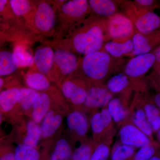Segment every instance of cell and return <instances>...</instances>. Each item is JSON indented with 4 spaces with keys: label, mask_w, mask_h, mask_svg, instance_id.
<instances>
[{
    "label": "cell",
    "mask_w": 160,
    "mask_h": 160,
    "mask_svg": "<svg viewBox=\"0 0 160 160\" xmlns=\"http://www.w3.org/2000/svg\"><path fill=\"white\" fill-rule=\"evenodd\" d=\"M32 67L55 82L54 49L49 41H44L36 49Z\"/></svg>",
    "instance_id": "obj_6"
},
{
    "label": "cell",
    "mask_w": 160,
    "mask_h": 160,
    "mask_svg": "<svg viewBox=\"0 0 160 160\" xmlns=\"http://www.w3.org/2000/svg\"><path fill=\"white\" fill-rule=\"evenodd\" d=\"M89 6L97 14L110 17L116 10L115 4L110 0H89Z\"/></svg>",
    "instance_id": "obj_24"
},
{
    "label": "cell",
    "mask_w": 160,
    "mask_h": 160,
    "mask_svg": "<svg viewBox=\"0 0 160 160\" xmlns=\"http://www.w3.org/2000/svg\"><path fill=\"white\" fill-rule=\"evenodd\" d=\"M135 25L140 33L148 34L159 27L160 17L154 12H147L137 18Z\"/></svg>",
    "instance_id": "obj_19"
},
{
    "label": "cell",
    "mask_w": 160,
    "mask_h": 160,
    "mask_svg": "<svg viewBox=\"0 0 160 160\" xmlns=\"http://www.w3.org/2000/svg\"><path fill=\"white\" fill-rule=\"evenodd\" d=\"M19 68L12 51L0 50V77H8Z\"/></svg>",
    "instance_id": "obj_21"
},
{
    "label": "cell",
    "mask_w": 160,
    "mask_h": 160,
    "mask_svg": "<svg viewBox=\"0 0 160 160\" xmlns=\"http://www.w3.org/2000/svg\"><path fill=\"white\" fill-rule=\"evenodd\" d=\"M135 2L140 6H151L154 2V1L152 0H137Z\"/></svg>",
    "instance_id": "obj_41"
},
{
    "label": "cell",
    "mask_w": 160,
    "mask_h": 160,
    "mask_svg": "<svg viewBox=\"0 0 160 160\" xmlns=\"http://www.w3.org/2000/svg\"><path fill=\"white\" fill-rule=\"evenodd\" d=\"M108 29L112 38L124 39L132 33L133 24L130 19L126 16L117 13L109 17Z\"/></svg>",
    "instance_id": "obj_12"
},
{
    "label": "cell",
    "mask_w": 160,
    "mask_h": 160,
    "mask_svg": "<svg viewBox=\"0 0 160 160\" xmlns=\"http://www.w3.org/2000/svg\"><path fill=\"white\" fill-rule=\"evenodd\" d=\"M132 41L133 47L131 52L132 55L136 56L139 55L149 53L152 49L151 44L149 39L140 32L134 35Z\"/></svg>",
    "instance_id": "obj_30"
},
{
    "label": "cell",
    "mask_w": 160,
    "mask_h": 160,
    "mask_svg": "<svg viewBox=\"0 0 160 160\" xmlns=\"http://www.w3.org/2000/svg\"><path fill=\"white\" fill-rule=\"evenodd\" d=\"M25 80L28 88L38 92L47 91L52 87L49 79L32 67L25 75Z\"/></svg>",
    "instance_id": "obj_18"
},
{
    "label": "cell",
    "mask_w": 160,
    "mask_h": 160,
    "mask_svg": "<svg viewBox=\"0 0 160 160\" xmlns=\"http://www.w3.org/2000/svg\"><path fill=\"white\" fill-rule=\"evenodd\" d=\"M51 109L41 122L40 127L43 138H48L52 136L59 129L62 123L63 116L62 112Z\"/></svg>",
    "instance_id": "obj_17"
},
{
    "label": "cell",
    "mask_w": 160,
    "mask_h": 160,
    "mask_svg": "<svg viewBox=\"0 0 160 160\" xmlns=\"http://www.w3.org/2000/svg\"><path fill=\"white\" fill-rule=\"evenodd\" d=\"M154 102L155 105L159 109H160V93L156 95L154 98Z\"/></svg>",
    "instance_id": "obj_42"
},
{
    "label": "cell",
    "mask_w": 160,
    "mask_h": 160,
    "mask_svg": "<svg viewBox=\"0 0 160 160\" xmlns=\"http://www.w3.org/2000/svg\"><path fill=\"white\" fill-rule=\"evenodd\" d=\"M50 45L54 49L55 82L59 85L76 70L79 62L73 52Z\"/></svg>",
    "instance_id": "obj_5"
},
{
    "label": "cell",
    "mask_w": 160,
    "mask_h": 160,
    "mask_svg": "<svg viewBox=\"0 0 160 160\" xmlns=\"http://www.w3.org/2000/svg\"><path fill=\"white\" fill-rule=\"evenodd\" d=\"M133 47L132 40H127L123 43L109 42L105 45L106 52L114 57L118 58L123 54L131 52Z\"/></svg>",
    "instance_id": "obj_28"
},
{
    "label": "cell",
    "mask_w": 160,
    "mask_h": 160,
    "mask_svg": "<svg viewBox=\"0 0 160 160\" xmlns=\"http://www.w3.org/2000/svg\"><path fill=\"white\" fill-rule=\"evenodd\" d=\"M148 160H160L159 153L158 154V153L157 152L152 157Z\"/></svg>",
    "instance_id": "obj_44"
},
{
    "label": "cell",
    "mask_w": 160,
    "mask_h": 160,
    "mask_svg": "<svg viewBox=\"0 0 160 160\" xmlns=\"http://www.w3.org/2000/svg\"><path fill=\"white\" fill-rule=\"evenodd\" d=\"M38 92L28 87H21L19 97L16 107H19L22 111L25 112L31 110Z\"/></svg>",
    "instance_id": "obj_25"
},
{
    "label": "cell",
    "mask_w": 160,
    "mask_h": 160,
    "mask_svg": "<svg viewBox=\"0 0 160 160\" xmlns=\"http://www.w3.org/2000/svg\"><path fill=\"white\" fill-rule=\"evenodd\" d=\"M49 42L59 48L86 55L99 51L104 42V33L101 26L94 25L74 30L66 38Z\"/></svg>",
    "instance_id": "obj_1"
},
{
    "label": "cell",
    "mask_w": 160,
    "mask_h": 160,
    "mask_svg": "<svg viewBox=\"0 0 160 160\" xmlns=\"http://www.w3.org/2000/svg\"><path fill=\"white\" fill-rule=\"evenodd\" d=\"M30 44L25 42L15 43L13 52L19 68L32 67L33 64V54L28 47Z\"/></svg>",
    "instance_id": "obj_20"
},
{
    "label": "cell",
    "mask_w": 160,
    "mask_h": 160,
    "mask_svg": "<svg viewBox=\"0 0 160 160\" xmlns=\"http://www.w3.org/2000/svg\"><path fill=\"white\" fill-rule=\"evenodd\" d=\"M112 97V94L107 88L100 86H92L87 90L83 106L88 110L95 111L100 107H106Z\"/></svg>",
    "instance_id": "obj_13"
},
{
    "label": "cell",
    "mask_w": 160,
    "mask_h": 160,
    "mask_svg": "<svg viewBox=\"0 0 160 160\" xmlns=\"http://www.w3.org/2000/svg\"><path fill=\"white\" fill-rule=\"evenodd\" d=\"M158 143L152 142L149 145L140 148L129 160H148L156 153Z\"/></svg>",
    "instance_id": "obj_35"
},
{
    "label": "cell",
    "mask_w": 160,
    "mask_h": 160,
    "mask_svg": "<svg viewBox=\"0 0 160 160\" xmlns=\"http://www.w3.org/2000/svg\"><path fill=\"white\" fill-rule=\"evenodd\" d=\"M136 148L118 143L112 150L111 160H129L135 153Z\"/></svg>",
    "instance_id": "obj_32"
},
{
    "label": "cell",
    "mask_w": 160,
    "mask_h": 160,
    "mask_svg": "<svg viewBox=\"0 0 160 160\" xmlns=\"http://www.w3.org/2000/svg\"><path fill=\"white\" fill-rule=\"evenodd\" d=\"M19 86H14L11 81L0 93V111L3 115H8L17 105L19 97Z\"/></svg>",
    "instance_id": "obj_16"
},
{
    "label": "cell",
    "mask_w": 160,
    "mask_h": 160,
    "mask_svg": "<svg viewBox=\"0 0 160 160\" xmlns=\"http://www.w3.org/2000/svg\"><path fill=\"white\" fill-rule=\"evenodd\" d=\"M132 124L146 134L150 140L153 142V132L151 126L146 118L144 109L142 108H138L133 112Z\"/></svg>",
    "instance_id": "obj_26"
},
{
    "label": "cell",
    "mask_w": 160,
    "mask_h": 160,
    "mask_svg": "<svg viewBox=\"0 0 160 160\" xmlns=\"http://www.w3.org/2000/svg\"><path fill=\"white\" fill-rule=\"evenodd\" d=\"M58 92L54 87H52L48 90L38 92L31 109L32 119L39 124L43 118L51 109L53 101L57 97Z\"/></svg>",
    "instance_id": "obj_9"
},
{
    "label": "cell",
    "mask_w": 160,
    "mask_h": 160,
    "mask_svg": "<svg viewBox=\"0 0 160 160\" xmlns=\"http://www.w3.org/2000/svg\"><path fill=\"white\" fill-rule=\"evenodd\" d=\"M2 146L3 145L2 144V142H1V140H0V149H1Z\"/></svg>",
    "instance_id": "obj_47"
},
{
    "label": "cell",
    "mask_w": 160,
    "mask_h": 160,
    "mask_svg": "<svg viewBox=\"0 0 160 160\" xmlns=\"http://www.w3.org/2000/svg\"><path fill=\"white\" fill-rule=\"evenodd\" d=\"M9 3L15 15L33 34L31 27L35 10V1L9 0Z\"/></svg>",
    "instance_id": "obj_14"
},
{
    "label": "cell",
    "mask_w": 160,
    "mask_h": 160,
    "mask_svg": "<svg viewBox=\"0 0 160 160\" xmlns=\"http://www.w3.org/2000/svg\"><path fill=\"white\" fill-rule=\"evenodd\" d=\"M120 142L136 148H141L152 142L132 123L124 124L120 129Z\"/></svg>",
    "instance_id": "obj_10"
},
{
    "label": "cell",
    "mask_w": 160,
    "mask_h": 160,
    "mask_svg": "<svg viewBox=\"0 0 160 160\" xmlns=\"http://www.w3.org/2000/svg\"><path fill=\"white\" fill-rule=\"evenodd\" d=\"M129 84L128 77L124 73H119L109 79L107 83V89L111 93H118L127 87Z\"/></svg>",
    "instance_id": "obj_33"
},
{
    "label": "cell",
    "mask_w": 160,
    "mask_h": 160,
    "mask_svg": "<svg viewBox=\"0 0 160 160\" xmlns=\"http://www.w3.org/2000/svg\"><path fill=\"white\" fill-rule=\"evenodd\" d=\"M0 30L11 31L15 33H17L13 29H12L9 24L6 22V21H4L1 17H0Z\"/></svg>",
    "instance_id": "obj_40"
},
{
    "label": "cell",
    "mask_w": 160,
    "mask_h": 160,
    "mask_svg": "<svg viewBox=\"0 0 160 160\" xmlns=\"http://www.w3.org/2000/svg\"><path fill=\"white\" fill-rule=\"evenodd\" d=\"M0 160H15L14 152L2 146L0 149Z\"/></svg>",
    "instance_id": "obj_38"
},
{
    "label": "cell",
    "mask_w": 160,
    "mask_h": 160,
    "mask_svg": "<svg viewBox=\"0 0 160 160\" xmlns=\"http://www.w3.org/2000/svg\"><path fill=\"white\" fill-rule=\"evenodd\" d=\"M86 0L63 1L57 11V27L54 40H59L67 29L72 27L86 14L89 9Z\"/></svg>",
    "instance_id": "obj_3"
},
{
    "label": "cell",
    "mask_w": 160,
    "mask_h": 160,
    "mask_svg": "<svg viewBox=\"0 0 160 160\" xmlns=\"http://www.w3.org/2000/svg\"><path fill=\"white\" fill-rule=\"evenodd\" d=\"M71 146L65 138H60L55 145L50 160H70L72 156Z\"/></svg>",
    "instance_id": "obj_27"
},
{
    "label": "cell",
    "mask_w": 160,
    "mask_h": 160,
    "mask_svg": "<svg viewBox=\"0 0 160 160\" xmlns=\"http://www.w3.org/2000/svg\"><path fill=\"white\" fill-rule=\"evenodd\" d=\"M10 81V77H0V93L6 88Z\"/></svg>",
    "instance_id": "obj_39"
},
{
    "label": "cell",
    "mask_w": 160,
    "mask_h": 160,
    "mask_svg": "<svg viewBox=\"0 0 160 160\" xmlns=\"http://www.w3.org/2000/svg\"><path fill=\"white\" fill-rule=\"evenodd\" d=\"M42 138V131L39 124L32 119L29 120L26 125V135L23 140V144L36 148Z\"/></svg>",
    "instance_id": "obj_22"
},
{
    "label": "cell",
    "mask_w": 160,
    "mask_h": 160,
    "mask_svg": "<svg viewBox=\"0 0 160 160\" xmlns=\"http://www.w3.org/2000/svg\"><path fill=\"white\" fill-rule=\"evenodd\" d=\"M112 121L106 107L100 112H94L90 119V125L95 144L100 143L103 136L110 137L113 133Z\"/></svg>",
    "instance_id": "obj_7"
},
{
    "label": "cell",
    "mask_w": 160,
    "mask_h": 160,
    "mask_svg": "<svg viewBox=\"0 0 160 160\" xmlns=\"http://www.w3.org/2000/svg\"><path fill=\"white\" fill-rule=\"evenodd\" d=\"M15 160H39L40 154L36 148L23 143L18 144L14 151Z\"/></svg>",
    "instance_id": "obj_29"
},
{
    "label": "cell",
    "mask_w": 160,
    "mask_h": 160,
    "mask_svg": "<svg viewBox=\"0 0 160 160\" xmlns=\"http://www.w3.org/2000/svg\"><path fill=\"white\" fill-rule=\"evenodd\" d=\"M63 1H35V10L31 30L38 41L54 38L57 27V11Z\"/></svg>",
    "instance_id": "obj_2"
},
{
    "label": "cell",
    "mask_w": 160,
    "mask_h": 160,
    "mask_svg": "<svg viewBox=\"0 0 160 160\" xmlns=\"http://www.w3.org/2000/svg\"><path fill=\"white\" fill-rule=\"evenodd\" d=\"M107 108L112 121L117 124L122 123L128 115L127 109L119 98H112L108 102Z\"/></svg>",
    "instance_id": "obj_23"
},
{
    "label": "cell",
    "mask_w": 160,
    "mask_h": 160,
    "mask_svg": "<svg viewBox=\"0 0 160 160\" xmlns=\"http://www.w3.org/2000/svg\"><path fill=\"white\" fill-rule=\"evenodd\" d=\"M155 61L154 55L152 53L136 56L126 65L125 74L133 78L142 76L150 69Z\"/></svg>",
    "instance_id": "obj_11"
},
{
    "label": "cell",
    "mask_w": 160,
    "mask_h": 160,
    "mask_svg": "<svg viewBox=\"0 0 160 160\" xmlns=\"http://www.w3.org/2000/svg\"><path fill=\"white\" fill-rule=\"evenodd\" d=\"M143 109L152 132L156 133L160 129V109L155 104L148 103L144 105Z\"/></svg>",
    "instance_id": "obj_31"
},
{
    "label": "cell",
    "mask_w": 160,
    "mask_h": 160,
    "mask_svg": "<svg viewBox=\"0 0 160 160\" xmlns=\"http://www.w3.org/2000/svg\"><path fill=\"white\" fill-rule=\"evenodd\" d=\"M111 58L106 52L98 51L85 55L82 62L84 74L91 80L100 81L108 74Z\"/></svg>",
    "instance_id": "obj_4"
},
{
    "label": "cell",
    "mask_w": 160,
    "mask_h": 160,
    "mask_svg": "<svg viewBox=\"0 0 160 160\" xmlns=\"http://www.w3.org/2000/svg\"><path fill=\"white\" fill-rule=\"evenodd\" d=\"M3 118H4V115H3V114L2 113V112L0 111V126H1Z\"/></svg>",
    "instance_id": "obj_45"
},
{
    "label": "cell",
    "mask_w": 160,
    "mask_h": 160,
    "mask_svg": "<svg viewBox=\"0 0 160 160\" xmlns=\"http://www.w3.org/2000/svg\"><path fill=\"white\" fill-rule=\"evenodd\" d=\"M69 131L76 137L83 138L86 136L89 128V122L82 111L75 110L69 112L66 119Z\"/></svg>",
    "instance_id": "obj_15"
},
{
    "label": "cell",
    "mask_w": 160,
    "mask_h": 160,
    "mask_svg": "<svg viewBox=\"0 0 160 160\" xmlns=\"http://www.w3.org/2000/svg\"><path fill=\"white\" fill-rule=\"evenodd\" d=\"M160 129L156 132L157 133V137L158 141L159 142H160Z\"/></svg>",
    "instance_id": "obj_46"
},
{
    "label": "cell",
    "mask_w": 160,
    "mask_h": 160,
    "mask_svg": "<svg viewBox=\"0 0 160 160\" xmlns=\"http://www.w3.org/2000/svg\"><path fill=\"white\" fill-rule=\"evenodd\" d=\"M110 151L109 142H101L95 146L90 160H108Z\"/></svg>",
    "instance_id": "obj_36"
},
{
    "label": "cell",
    "mask_w": 160,
    "mask_h": 160,
    "mask_svg": "<svg viewBox=\"0 0 160 160\" xmlns=\"http://www.w3.org/2000/svg\"><path fill=\"white\" fill-rule=\"evenodd\" d=\"M94 142L83 143L72 152L71 160H90V157L92 154L96 145Z\"/></svg>",
    "instance_id": "obj_34"
},
{
    "label": "cell",
    "mask_w": 160,
    "mask_h": 160,
    "mask_svg": "<svg viewBox=\"0 0 160 160\" xmlns=\"http://www.w3.org/2000/svg\"><path fill=\"white\" fill-rule=\"evenodd\" d=\"M59 85L62 94L72 106L78 107L84 106L88 89L79 80L68 77Z\"/></svg>",
    "instance_id": "obj_8"
},
{
    "label": "cell",
    "mask_w": 160,
    "mask_h": 160,
    "mask_svg": "<svg viewBox=\"0 0 160 160\" xmlns=\"http://www.w3.org/2000/svg\"><path fill=\"white\" fill-rule=\"evenodd\" d=\"M160 47H159L156 50L155 52V57L156 60L158 62L160 63Z\"/></svg>",
    "instance_id": "obj_43"
},
{
    "label": "cell",
    "mask_w": 160,
    "mask_h": 160,
    "mask_svg": "<svg viewBox=\"0 0 160 160\" xmlns=\"http://www.w3.org/2000/svg\"><path fill=\"white\" fill-rule=\"evenodd\" d=\"M18 42H25L29 44L24 38L13 32L0 30V50L4 49L3 47L7 43H15Z\"/></svg>",
    "instance_id": "obj_37"
}]
</instances>
